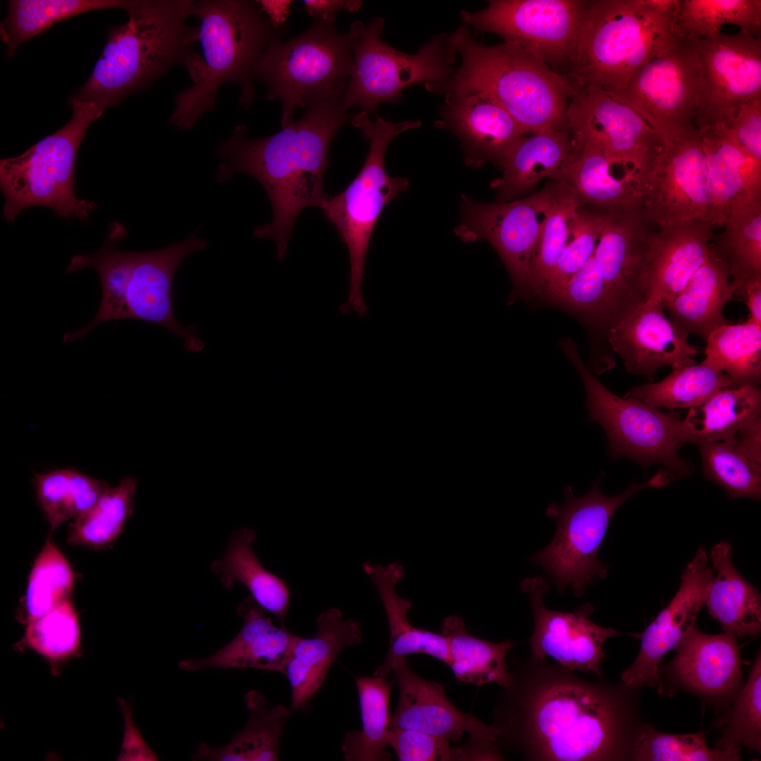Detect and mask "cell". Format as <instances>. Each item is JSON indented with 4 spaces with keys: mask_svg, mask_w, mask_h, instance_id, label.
<instances>
[{
    "mask_svg": "<svg viewBox=\"0 0 761 761\" xmlns=\"http://www.w3.org/2000/svg\"><path fill=\"white\" fill-rule=\"evenodd\" d=\"M679 0L588 1L566 75L573 87H624L648 62L683 39L676 29Z\"/></svg>",
    "mask_w": 761,
    "mask_h": 761,
    "instance_id": "52a82bcc",
    "label": "cell"
},
{
    "mask_svg": "<svg viewBox=\"0 0 761 761\" xmlns=\"http://www.w3.org/2000/svg\"><path fill=\"white\" fill-rule=\"evenodd\" d=\"M196 231L185 240L149 252H129L116 246L126 235L118 222L111 223L101 247L91 254L71 257L66 269L70 274L92 268L101 283V297L93 318L82 328L63 334L64 343L83 339L99 325L111 321L136 319L161 326L179 338L186 350L199 352L204 342L195 324L183 326L173 306V284L180 264L193 253L204 250L206 239Z\"/></svg>",
    "mask_w": 761,
    "mask_h": 761,
    "instance_id": "3957f363",
    "label": "cell"
},
{
    "mask_svg": "<svg viewBox=\"0 0 761 761\" xmlns=\"http://www.w3.org/2000/svg\"><path fill=\"white\" fill-rule=\"evenodd\" d=\"M250 711L249 721L231 741L220 748L201 742L194 760L274 761L279 760V746L283 726L290 710L280 705L264 707L266 700L259 693L249 691L245 696Z\"/></svg>",
    "mask_w": 761,
    "mask_h": 761,
    "instance_id": "8d00e7d4",
    "label": "cell"
},
{
    "mask_svg": "<svg viewBox=\"0 0 761 761\" xmlns=\"http://www.w3.org/2000/svg\"><path fill=\"white\" fill-rule=\"evenodd\" d=\"M342 97L321 99L309 104L304 114L270 136L250 139L243 125L217 147L221 161L218 182H228L236 173L254 178L266 190L272 220L256 228V238L272 239L279 261L285 258L291 233L301 212L321 207L327 197L323 178L328 152L338 131L353 114L342 106Z\"/></svg>",
    "mask_w": 761,
    "mask_h": 761,
    "instance_id": "7a4b0ae2",
    "label": "cell"
},
{
    "mask_svg": "<svg viewBox=\"0 0 761 761\" xmlns=\"http://www.w3.org/2000/svg\"><path fill=\"white\" fill-rule=\"evenodd\" d=\"M727 267L710 251L686 286L674 297L661 299L664 311L681 331L706 340L717 328L729 323L725 304L734 297Z\"/></svg>",
    "mask_w": 761,
    "mask_h": 761,
    "instance_id": "d6a6232c",
    "label": "cell"
},
{
    "mask_svg": "<svg viewBox=\"0 0 761 761\" xmlns=\"http://www.w3.org/2000/svg\"><path fill=\"white\" fill-rule=\"evenodd\" d=\"M73 583L74 574L68 562L48 539L32 568L20 619L26 624L70 599Z\"/></svg>",
    "mask_w": 761,
    "mask_h": 761,
    "instance_id": "f907efd6",
    "label": "cell"
},
{
    "mask_svg": "<svg viewBox=\"0 0 761 761\" xmlns=\"http://www.w3.org/2000/svg\"><path fill=\"white\" fill-rule=\"evenodd\" d=\"M688 39L700 62L694 125L729 128L743 104L761 99V37L741 30Z\"/></svg>",
    "mask_w": 761,
    "mask_h": 761,
    "instance_id": "2e32d148",
    "label": "cell"
},
{
    "mask_svg": "<svg viewBox=\"0 0 761 761\" xmlns=\"http://www.w3.org/2000/svg\"><path fill=\"white\" fill-rule=\"evenodd\" d=\"M70 104L73 115L64 126L23 154L0 160L3 214L8 223L30 206L51 208L60 218L82 219L96 208L94 202L77 197L74 171L86 131L105 109L97 103L73 98Z\"/></svg>",
    "mask_w": 761,
    "mask_h": 761,
    "instance_id": "30bf717a",
    "label": "cell"
},
{
    "mask_svg": "<svg viewBox=\"0 0 761 761\" xmlns=\"http://www.w3.org/2000/svg\"><path fill=\"white\" fill-rule=\"evenodd\" d=\"M574 144L571 156L550 179L566 185L581 206L612 208L642 202L646 187L636 171L588 143L574 140Z\"/></svg>",
    "mask_w": 761,
    "mask_h": 761,
    "instance_id": "f1b7e54d",
    "label": "cell"
},
{
    "mask_svg": "<svg viewBox=\"0 0 761 761\" xmlns=\"http://www.w3.org/2000/svg\"><path fill=\"white\" fill-rule=\"evenodd\" d=\"M16 646L36 652L47 660L52 673L58 674L61 666L81 651L78 617L70 598L26 623L24 637Z\"/></svg>",
    "mask_w": 761,
    "mask_h": 761,
    "instance_id": "681fc988",
    "label": "cell"
},
{
    "mask_svg": "<svg viewBox=\"0 0 761 761\" xmlns=\"http://www.w3.org/2000/svg\"><path fill=\"white\" fill-rule=\"evenodd\" d=\"M256 539V533L251 528L234 531L224 554L211 564V571L218 576L225 589H232L238 583L244 585L254 600L285 627L289 588L281 578L260 564L253 549Z\"/></svg>",
    "mask_w": 761,
    "mask_h": 761,
    "instance_id": "e575fe53",
    "label": "cell"
},
{
    "mask_svg": "<svg viewBox=\"0 0 761 761\" xmlns=\"http://www.w3.org/2000/svg\"><path fill=\"white\" fill-rule=\"evenodd\" d=\"M354 22L347 32L335 21L316 19L301 35L272 42L263 54L256 79L267 87L265 97L282 104L281 126L293 122L295 110L321 99L342 97L353 63V44L364 27Z\"/></svg>",
    "mask_w": 761,
    "mask_h": 761,
    "instance_id": "9c48e42d",
    "label": "cell"
},
{
    "mask_svg": "<svg viewBox=\"0 0 761 761\" xmlns=\"http://www.w3.org/2000/svg\"><path fill=\"white\" fill-rule=\"evenodd\" d=\"M388 745L400 761L474 760L466 743L452 747L446 739L411 730L390 729Z\"/></svg>",
    "mask_w": 761,
    "mask_h": 761,
    "instance_id": "6f0895ef",
    "label": "cell"
},
{
    "mask_svg": "<svg viewBox=\"0 0 761 761\" xmlns=\"http://www.w3.org/2000/svg\"><path fill=\"white\" fill-rule=\"evenodd\" d=\"M445 97L441 119L435 125L457 136L465 164L476 168L489 161L502 168L514 145L524 135L512 116L483 92Z\"/></svg>",
    "mask_w": 761,
    "mask_h": 761,
    "instance_id": "d4e9b609",
    "label": "cell"
},
{
    "mask_svg": "<svg viewBox=\"0 0 761 761\" xmlns=\"http://www.w3.org/2000/svg\"><path fill=\"white\" fill-rule=\"evenodd\" d=\"M314 638L299 637L294 647L285 674L291 686L290 712L304 710L322 686L338 655L345 647L361 640L360 625L354 619L343 620L340 610L332 607L316 621Z\"/></svg>",
    "mask_w": 761,
    "mask_h": 761,
    "instance_id": "f546056e",
    "label": "cell"
},
{
    "mask_svg": "<svg viewBox=\"0 0 761 761\" xmlns=\"http://www.w3.org/2000/svg\"><path fill=\"white\" fill-rule=\"evenodd\" d=\"M242 625L237 636L213 655L178 663L185 672L208 668H256L285 674L299 636L275 626L265 610L251 596L237 606Z\"/></svg>",
    "mask_w": 761,
    "mask_h": 761,
    "instance_id": "484cf974",
    "label": "cell"
},
{
    "mask_svg": "<svg viewBox=\"0 0 761 761\" xmlns=\"http://www.w3.org/2000/svg\"><path fill=\"white\" fill-rule=\"evenodd\" d=\"M740 296L750 311L749 319L761 326V278L750 280L734 290Z\"/></svg>",
    "mask_w": 761,
    "mask_h": 761,
    "instance_id": "6125c7cd",
    "label": "cell"
},
{
    "mask_svg": "<svg viewBox=\"0 0 761 761\" xmlns=\"http://www.w3.org/2000/svg\"><path fill=\"white\" fill-rule=\"evenodd\" d=\"M259 3L271 22L278 27H283L290 13L292 1H259Z\"/></svg>",
    "mask_w": 761,
    "mask_h": 761,
    "instance_id": "be15d7a7",
    "label": "cell"
},
{
    "mask_svg": "<svg viewBox=\"0 0 761 761\" xmlns=\"http://www.w3.org/2000/svg\"><path fill=\"white\" fill-rule=\"evenodd\" d=\"M707 565L706 552L700 547L683 572L681 586L670 603L639 635V652L621 675L626 688L651 686L661 691L659 667L662 658L695 627L698 614L705 605L714 575V569Z\"/></svg>",
    "mask_w": 761,
    "mask_h": 761,
    "instance_id": "603a6c76",
    "label": "cell"
},
{
    "mask_svg": "<svg viewBox=\"0 0 761 761\" xmlns=\"http://www.w3.org/2000/svg\"><path fill=\"white\" fill-rule=\"evenodd\" d=\"M548 301L586 314L607 330L614 322L612 304L593 255Z\"/></svg>",
    "mask_w": 761,
    "mask_h": 761,
    "instance_id": "11a10c76",
    "label": "cell"
},
{
    "mask_svg": "<svg viewBox=\"0 0 761 761\" xmlns=\"http://www.w3.org/2000/svg\"><path fill=\"white\" fill-rule=\"evenodd\" d=\"M361 567L378 591L390 629L388 655L374 676L386 678L390 672L391 662L395 657L409 654H425L448 665L450 653L445 637L442 633L414 627L407 619L412 603L396 591V585L404 576L402 566L395 562L385 566L365 562Z\"/></svg>",
    "mask_w": 761,
    "mask_h": 761,
    "instance_id": "1f68e13d",
    "label": "cell"
},
{
    "mask_svg": "<svg viewBox=\"0 0 761 761\" xmlns=\"http://www.w3.org/2000/svg\"><path fill=\"white\" fill-rule=\"evenodd\" d=\"M641 205L643 214L657 228L708 218L710 183L701 135L695 125L679 131L667 142Z\"/></svg>",
    "mask_w": 761,
    "mask_h": 761,
    "instance_id": "d6986e66",
    "label": "cell"
},
{
    "mask_svg": "<svg viewBox=\"0 0 761 761\" xmlns=\"http://www.w3.org/2000/svg\"><path fill=\"white\" fill-rule=\"evenodd\" d=\"M567 120L574 140L636 171L647 187L667 142L636 111L600 87H574Z\"/></svg>",
    "mask_w": 761,
    "mask_h": 761,
    "instance_id": "e0dca14e",
    "label": "cell"
},
{
    "mask_svg": "<svg viewBox=\"0 0 761 761\" xmlns=\"http://www.w3.org/2000/svg\"><path fill=\"white\" fill-rule=\"evenodd\" d=\"M602 475L583 495L575 496L571 487H567L564 502H551L546 509V515L556 521L555 533L531 559L544 569L560 593L570 586L581 597L595 577L607 576V567L599 560L598 553L613 515L639 490L662 486L671 480L667 473H658L646 482H633L624 491L607 497L600 490Z\"/></svg>",
    "mask_w": 761,
    "mask_h": 761,
    "instance_id": "8fae6325",
    "label": "cell"
},
{
    "mask_svg": "<svg viewBox=\"0 0 761 761\" xmlns=\"http://www.w3.org/2000/svg\"><path fill=\"white\" fill-rule=\"evenodd\" d=\"M672 669L686 687L707 695L733 691L741 678V659L736 636L688 631L675 648Z\"/></svg>",
    "mask_w": 761,
    "mask_h": 761,
    "instance_id": "4dcf8cb0",
    "label": "cell"
},
{
    "mask_svg": "<svg viewBox=\"0 0 761 761\" xmlns=\"http://www.w3.org/2000/svg\"><path fill=\"white\" fill-rule=\"evenodd\" d=\"M714 226L695 219L657 228L647 271L648 299L677 295L700 268L710 252Z\"/></svg>",
    "mask_w": 761,
    "mask_h": 761,
    "instance_id": "83f0119b",
    "label": "cell"
},
{
    "mask_svg": "<svg viewBox=\"0 0 761 761\" xmlns=\"http://www.w3.org/2000/svg\"><path fill=\"white\" fill-rule=\"evenodd\" d=\"M446 638L450 653L448 666L455 678L481 686L495 683L506 687L512 672L506 662L507 653L514 644L509 641L495 643L472 636L457 615L446 617L441 633Z\"/></svg>",
    "mask_w": 761,
    "mask_h": 761,
    "instance_id": "f35d334b",
    "label": "cell"
},
{
    "mask_svg": "<svg viewBox=\"0 0 761 761\" xmlns=\"http://www.w3.org/2000/svg\"><path fill=\"white\" fill-rule=\"evenodd\" d=\"M699 131L712 195L707 219L715 228L722 227L734 209L761 201V161L748 154L723 125Z\"/></svg>",
    "mask_w": 761,
    "mask_h": 761,
    "instance_id": "4316f807",
    "label": "cell"
},
{
    "mask_svg": "<svg viewBox=\"0 0 761 761\" xmlns=\"http://www.w3.org/2000/svg\"><path fill=\"white\" fill-rule=\"evenodd\" d=\"M738 747L712 749L702 732L689 734L661 733L645 726L638 735L633 748L636 760L688 761L737 760Z\"/></svg>",
    "mask_w": 761,
    "mask_h": 761,
    "instance_id": "db71d44e",
    "label": "cell"
},
{
    "mask_svg": "<svg viewBox=\"0 0 761 761\" xmlns=\"http://www.w3.org/2000/svg\"><path fill=\"white\" fill-rule=\"evenodd\" d=\"M304 3L311 16L331 21H335V15L340 11L354 12L361 5V1L354 0H305Z\"/></svg>",
    "mask_w": 761,
    "mask_h": 761,
    "instance_id": "94428289",
    "label": "cell"
},
{
    "mask_svg": "<svg viewBox=\"0 0 761 761\" xmlns=\"http://www.w3.org/2000/svg\"><path fill=\"white\" fill-rule=\"evenodd\" d=\"M699 82L696 47L686 38L648 62L624 87L607 92L636 111L667 142L695 125Z\"/></svg>",
    "mask_w": 761,
    "mask_h": 761,
    "instance_id": "ac0fdd59",
    "label": "cell"
},
{
    "mask_svg": "<svg viewBox=\"0 0 761 761\" xmlns=\"http://www.w3.org/2000/svg\"><path fill=\"white\" fill-rule=\"evenodd\" d=\"M710 251L728 268L733 288L761 278V201L734 209Z\"/></svg>",
    "mask_w": 761,
    "mask_h": 761,
    "instance_id": "b9f144b4",
    "label": "cell"
},
{
    "mask_svg": "<svg viewBox=\"0 0 761 761\" xmlns=\"http://www.w3.org/2000/svg\"><path fill=\"white\" fill-rule=\"evenodd\" d=\"M561 346L583 382L588 419L605 431L612 458L626 457L644 466L660 463L679 475L688 472L677 454L686 443L679 414L663 412L635 397L617 396L591 373L572 340H564Z\"/></svg>",
    "mask_w": 761,
    "mask_h": 761,
    "instance_id": "7c38bea8",
    "label": "cell"
},
{
    "mask_svg": "<svg viewBox=\"0 0 761 761\" xmlns=\"http://www.w3.org/2000/svg\"><path fill=\"white\" fill-rule=\"evenodd\" d=\"M761 657H756L748 681L731 711L717 748H761Z\"/></svg>",
    "mask_w": 761,
    "mask_h": 761,
    "instance_id": "9f6ffc18",
    "label": "cell"
},
{
    "mask_svg": "<svg viewBox=\"0 0 761 761\" xmlns=\"http://www.w3.org/2000/svg\"><path fill=\"white\" fill-rule=\"evenodd\" d=\"M192 0H130L128 20L112 27L87 82L71 98L104 109L175 65L193 73L199 63L198 26L187 19Z\"/></svg>",
    "mask_w": 761,
    "mask_h": 761,
    "instance_id": "5b68a950",
    "label": "cell"
},
{
    "mask_svg": "<svg viewBox=\"0 0 761 761\" xmlns=\"http://www.w3.org/2000/svg\"><path fill=\"white\" fill-rule=\"evenodd\" d=\"M390 670L400 691L390 729L418 731L450 742H459L469 734L471 743L495 760L502 759L497 745V729L459 710L447 699L444 685L416 674L405 657H395Z\"/></svg>",
    "mask_w": 761,
    "mask_h": 761,
    "instance_id": "44dd1931",
    "label": "cell"
},
{
    "mask_svg": "<svg viewBox=\"0 0 761 761\" xmlns=\"http://www.w3.org/2000/svg\"><path fill=\"white\" fill-rule=\"evenodd\" d=\"M137 485L135 478L126 476L116 486L110 487L94 506L75 519L68 543L99 548L113 543L132 514Z\"/></svg>",
    "mask_w": 761,
    "mask_h": 761,
    "instance_id": "7dc6e473",
    "label": "cell"
},
{
    "mask_svg": "<svg viewBox=\"0 0 761 761\" xmlns=\"http://www.w3.org/2000/svg\"><path fill=\"white\" fill-rule=\"evenodd\" d=\"M521 589L529 595L534 617V629L529 640L531 657L544 660L550 657L567 669L591 672L601 677L600 665L605 656L602 645L621 633L594 623L590 619L593 607L590 603H583L570 612L547 608L543 597L550 584L544 577L525 579Z\"/></svg>",
    "mask_w": 761,
    "mask_h": 761,
    "instance_id": "7402d4cb",
    "label": "cell"
},
{
    "mask_svg": "<svg viewBox=\"0 0 761 761\" xmlns=\"http://www.w3.org/2000/svg\"><path fill=\"white\" fill-rule=\"evenodd\" d=\"M383 26L384 20L374 17L353 44L350 78L342 99L345 110L358 107L369 115L382 102H398L404 88L442 81L457 70L450 35L435 36L416 54H409L380 39Z\"/></svg>",
    "mask_w": 761,
    "mask_h": 761,
    "instance_id": "4fadbf2b",
    "label": "cell"
},
{
    "mask_svg": "<svg viewBox=\"0 0 761 761\" xmlns=\"http://www.w3.org/2000/svg\"><path fill=\"white\" fill-rule=\"evenodd\" d=\"M728 130L748 154L761 161V99L743 104Z\"/></svg>",
    "mask_w": 761,
    "mask_h": 761,
    "instance_id": "680465c9",
    "label": "cell"
},
{
    "mask_svg": "<svg viewBox=\"0 0 761 761\" xmlns=\"http://www.w3.org/2000/svg\"><path fill=\"white\" fill-rule=\"evenodd\" d=\"M357 688L362 726L348 731L342 743L347 761L390 760L385 750L390 731V698L394 680L378 676H354Z\"/></svg>",
    "mask_w": 761,
    "mask_h": 761,
    "instance_id": "ab89813d",
    "label": "cell"
},
{
    "mask_svg": "<svg viewBox=\"0 0 761 761\" xmlns=\"http://www.w3.org/2000/svg\"><path fill=\"white\" fill-rule=\"evenodd\" d=\"M610 208L580 206L569 229L567 242L550 274L542 299L560 290L593 255Z\"/></svg>",
    "mask_w": 761,
    "mask_h": 761,
    "instance_id": "f5cc1de1",
    "label": "cell"
},
{
    "mask_svg": "<svg viewBox=\"0 0 761 761\" xmlns=\"http://www.w3.org/2000/svg\"><path fill=\"white\" fill-rule=\"evenodd\" d=\"M351 124L369 140V150L359 174L342 192L327 195L321 209L347 245L350 263V285L347 301L340 307L345 315L353 311L359 317L368 312L362 295L364 264L370 239L386 205L409 187L405 178L387 174L384 165L390 142L405 131L421 126L419 120L395 123L378 115L372 120L364 111L353 114Z\"/></svg>",
    "mask_w": 761,
    "mask_h": 761,
    "instance_id": "ba28073f",
    "label": "cell"
},
{
    "mask_svg": "<svg viewBox=\"0 0 761 761\" xmlns=\"http://www.w3.org/2000/svg\"><path fill=\"white\" fill-rule=\"evenodd\" d=\"M661 298H648L607 330V340L631 373L651 379L662 366L672 369L695 364L699 352L664 313Z\"/></svg>",
    "mask_w": 761,
    "mask_h": 761,
    "instance_id": "cb8c5ba5",
    "label": "cell"
},
{
    "mask_svg": "<svg viewBox=\"0 0 761 761\" xmlns=\"http://www.w3.org/2000/svg\"><path fill=\"white\" fill-rule=\"evenodd\" d=\"M723 372L703 361L672 369L664 379L631 388L624 397H632L657 409L691 408L717 391L732 387Z\"/></svg>",
    "mask_w": 761,
    "mask_h": 761,
    "instance_id": "f6af8a7d",
    "label": "cell"
},
{
    "mask_svg": "<svg viewBox=\"0 0 761 761\" xmlns=\"http://www.w3.org/2000/svg\"><path fill=\"white\" fill-rule=\"evenodd\" d=\"M461 64L446 79L426 83L429 92L460 95L478 92L495 99L522 132L569 129L567 111L573 87L540 57L515 43L485 45L465 26L450 35Z\"/></svg>",
    "mask_w": 761,
    "mask_h": 761,
    "instance_id": "277c9868",
    "label": "cell"
},
{
    "mask_svg": "<svg viewBox=\"0 0 761 761\" xmlns=\"http://www.w3.org/2000/svg\"><path fill=\"white\" fill-rule=\"evenodd\" d=\"M703 363L725 373L733 386H758L761 379V326L750 319L713 330Z\"/></svg>",
    "mask_w": 761,
    "mask_h": 761,
    "instance_id": "7bdbcfd3",
    "label": "cell"
},
{
    "mask_svg": "<svg viewBox=\"0 0 761 761\" xmlns=\"http://www.w3.org/2000/svg\"><path fill=\"white\" fill-rule=\"evenodd\" d=\"M731 545L720 542L710 557L717 574L712 576L705 605L724 631L735 636H753L761 629V597L759 590L734 568Z\"/></svg>",
    "mask_w": 761,
    "mask_h": 761,
    "instance_id": "d590c367",
    "label": "cell"
},
{
    "mask_svg": "<svg viewBox=\"0 0 761 761\" xmlns=\"http://www.w3.org/2000/svg\"><path fill=\"white\" fill-rule=\"evenodd\" d=\"M494 712L497 745L531 760H611L619 750L624 717L602 685L559 664L515 661Z\"/></svg>",
    "mask_w": 761,
    "mask_h": 761,
    "instance_id": "6da1fadb",
    "label": "cell"
},
{
    "mask_svg": "<svg viewBox=\"0 0 761 761\" xmlns=\"http://www.w3.org/2000/svg\"><path fill=\"white\" fill-rule=\"evenodd\" d=\"M125 718V734L123 758L128 760H156L157 757L147 745L136 729L131 717L130 708L123 706Z\"/></svg>",
    "mask_w": 761,
    "mask_h": 761,
    "instance_id": "91938a15",
    "label": "cell"
},
{
    "mask_svg": "<svg viewBox=\"0 0 761 761\" xmlns=\"http://www.w3.org/2000/svg\"><path fill=\"white\" fill-rule=\"evenodd\" d=\"M574 149L569 129H548L522 136L503 166V174L493 180L497 202H509L532 190L544 178L554 175Z\"/></svg>",
    "mask_w": 761,
    "mask_h": 761,
    "instance_id": "836d02e7",
    "label": "cell"
},
{
    "mask_svg": "<svg viewBox=\"0 0 761 761\" xmlns=\"http://www.w3.org/2000/svg\"><path fill=\"white\" fill-rule=\"evenodd\" d=\"M129 4V0H11L1 23V39L11 57L20 44L61 21L96 10H125Z\"/></svg>",
    "mask_w": 761,
    "mask_h": 761,
    "instance_id": "60d3db41",
    "label": "cell"
},
{
    "mask_svg": "<svg viewBox=\"0 0 761 761\" xmlns=\"http://www.w3.org/2000/svg\"><path fill=\"white\" fill-rule=\"evenodd\" d=\"M760 37V0H679L676 29L682 39L720 32L724 24Z\"/></svg>",
    "mask_w": 761,
    "mask_h": 761,
    "instance_id": "c3c4849f",
    "label": "cell"
},
{
    "mask_svg": "<svg viewBox=\"0 0 761 761\" xmlns=\"http://www.w3.org/2000/svg\"><path fill=\"white\" fill-rule=\"evenodd\" d=\"M552 181L515 201L488 203L462 195L461 220L454 233L464 242L486 240L495 248L512 280V299L528 296L532 260L557 187Z\"/></svg>",
    "mask_w": 761,
    "mask_h": 761,
    "instance_id": "9a60e30c",
    "label": "cell"
},
{
    "mask_svg": "<svg viewBox=\"0 0 761 761\" xmlns=\"http://www.w3.org/2000/svg\"><path fill=\"white\" fill-rule=\"evenodd\" d=\"M588 1L491 0L476 12L462 11L467 25L498 35L538 55L566 75L578 45Z\"/></svg>",
    "mask_w": 761,
    "mask_h": 761,
    "instance_id": "5bb4252c",
    "label": "cell"
},
{
    "mask_svg": "<svg viewBox=\"0 0 761 761\" xmlns=\"http://www.w3.org/2000/svg\"><path fill=\"white\" fill-rule=\"evenodd\" d=\"M192 15L200 20L199 42L202 54L191 87L177 93L170 123L189 130L213 109L219 88L233 83L240 89L239 104L248 109L254 97L258 63L268 47L281 38L259 1H193Z\"/></svg>",
    "mask_w": 761,
    "mask_h": 761,
    "instance_id": "8992f818",
    "label": "cell"
},
{
    "mask_svg": "<svg viewBox=\"0 0 761 761\" xmlns=\"http://www.w3.org/2000/svg\"><path fill=\"white\" fill-rule=\"evenodd\" d=\"M556 182L557 190L541 230L529 274L528 295L540 298H543L548 278L567 242L571 220L581 206L566 185Z\"/></svg>",
    "mask_w": 761,
    "mask_h": 761,
    "instance_id": "816d5d0a",
    "label": "cell"
},
{
    "mask_svg": "<svg viewBox=\"0 0 761 761\" xmlns=\"http://www.w3.org/2000/svg\"><path fill=\"white\" fill-rule=\"evenodd\" d=\"M760 410L758 386L744 385L720 390L691 407L682 420L686 443L697 445L732 437L760 416Z\"/></svg>",
    "mask_w": 761,
    "mask_h": 761,
    "instance_id": "74e56055",
    "label": "cell"
},
{
    "mask_svg": "<svg viewBox=\"0 0 761 761\" xmlns=\"http://www.w3.org/2000/svg\"><path fill=\"white\" fill-rule=\"evenodd\" d=\"M705 477L722 486L730 499L761 495V457L736 434L725 440L697 444Z\"/></svg>",
    "mask_w": 761,
    "mask_h": 761,
    "instance_id": "ee69618b",
    "label": "cell"
},
{
    "mask_svg": "<svg viewBox=\"0 0 761 761\" xmlns=\"http://www.w3.org/2000/svg\"><path fill=\"white\" fill-rule=\"evenodd\" d=\"M37 497L52 531L89 509L110 488L104 481L73 469L36 474Z\"/></svg>",
    "mask_w": 761,
    "mask_h": 761,
    "instance_id": "bcb514c9",
    "label": "cell"
},
{
    "mask_svg": "<svg viewBox=\"0 0 761 761\" xmlns=\"http://www.w3.org/2000/svg\"><path fill=\"white\" fill-rule=\"evenodd\" d=\"M657 229L641 203L609 209L593 256L612 304L614 323L648 299L647 271Z\"/></svg>",
    "mask_w": 761,
    "mask_h": 761,
    "instance_id": "ffe728a7",
    "label": "cell"
}]
</instances>
